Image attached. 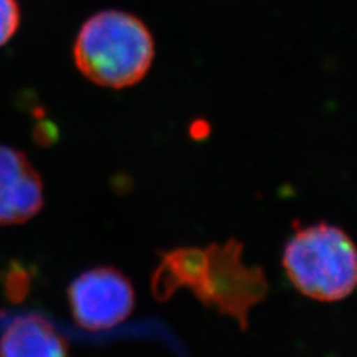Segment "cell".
I'll return each instance as SVG.
<instances>
[{"label":"cell","instance_id":"7a4b0ae2","mask_svg":"<svg viewBox=\"0 0 357 357\" xmlns=\"http://www.w3.org/2000/svg\"><path fill=\"white\" fill-rule=\"evenodd\" d=\"M73 55L77 69L89 81L121 89L146 76L155 45L139 18L122 10H102L84 22Z\"/></svg>","mask_w":357,"mask_h":357},{"label":"cell","instance_id":"3957f363","mask_svg":"<svg viewBox=\"0 0 357 357\" xmlns=\"http://www.w3.org/2000/svg\"><path fill=\"white\" fill-rule=\"evenodd\" d=\"M289 280L323 303L347 298L357 282V255L347 232L326 222L298 228L283 253Z\"/></svg>","mask_w":357,"mask_h":357},{"label":"cell","instance_id":"5b68a950","mask_svg":"<svg viewBox=\"0 0 357 357\" xmlns=\"http://www.w3.org/2000/svg\"><path fill=\"white\" fill-rule=\"evenodd\" d=\"M42 204L43 186L35 167L22 152L0 146V227L31 219Z\"/></svg>","mask_w":357,"mask_h":357},{"label":"cell","instance_id":"52a82bcc","mask_svg":"<svg viewBox=\"0 0 357 357\" xmlns=\"http://www.w3.org/2000/svg\"><path fill=\"white\" fill-rule=\"evenodd\" d=\"M18 21L20 10L15 0H0V47L13 38Z\"/></svg>","mask_w":357,"mask_h":357},{"label":"cell","instance_id":"8992f818","mask_svg":"<svg viewBox=\"0 0 357 357\" xmlns=\"http://www.w3.org/2000/svg\"><path fill=\"white\" fill-rule=\"evenodd\" d=\"M67 342L38 314L14 320L0 338V357H66Z\"/></svg>","mask_w":357,"mask_h":357},{"label":"cell","instance_id":"277c9868","mask_svg":"<svg viewBox=\"0 0 357 357\" xmlns=\"http://www.w3.org/2000/svg\"><path fill=\"white\" fill-rule=\"evenodd\" d=\"M72 314L88 331L110 329L124 321L134 308L128 278L112 266H100L76 277L69 287Z\"/></svg>","mask_w":357,"mask_h":357},{"label":"cell","instance_id":"6da1fadb","mask_svg":"<svg viewBox=\"0 0 357 357\" xmlns=\"http://www.w3.org/2000/svg\"><path fill=\"white\" fill-rule=\"evenodd\" d=\"M243 244L231 238L204 249L181 248L161 255L151 289L156 301L170 299L178 289L192 290L201 303L248 328L249 311L266 296L268 283L261 266H248Z\"/></svg>","mask_w":357,"mask_h":357}]
</instances>
